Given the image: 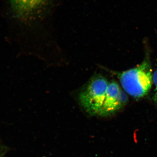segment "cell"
I'll use <instances>...</instances> for the list:
<instances>
[{
    "label": "cell",
    "mask_w": 157,
    "mask_h": 157,
    "mask_svg": "<svg viewBox=\"0 0 157 157\" xmlns=\"http://www.w3.org/2000/svg\"><path fill=\"white\" fill-rule=\"evenodd\" d=\"M49 0H10L11 7L18 17L28 19L33 17L47 4Z\"/></svg>",
    "instance_id": "277c9868"
},
{
    "label": "cell",
    "mask_w": 157,
    "mask_h": 157,
    "mask_svg": "<svg viewBox=\"0 0 157 157\" xmlns=\"http://www.w3.org/2000/svg\"><path fill=\"white\" fill-rule=\"evenodd\" d=\"M109 83L103 76H96L79 93L80 104L91 115H100Z\"/></svg>",
    "instance_id": "7a4b0ae2"
},
{
    "label": "cell",
    "mask_w": 157,
    "mask_h": 157,
    "mask_svg": "<svg viewBox=\"0 0 157 157\" xmlns=\"http://www.w3.org/2000/svg\"><path fill=\"white\" fill-rule=\"evenodd\" d=\"M153 82L155 86L154 99L157 103V68L153 74Z\"/></svg>",
    "instance_id": "5b68a950"
},
{
    "label": "cell",
    "mask_w": 157,
    "mask_h": 157,
    "mask_svg": "<svg viewBox=\"0 0 157 157\" xmlns=\"http://www.w3.org/2000/svg\"><path fill=\"white\" fill-rule=\"evenodd\" d=\"M128 97L116 82H109L106 97L100 115L108 116L114 113L127 104Z\"/></svg>",
    "instance_id": "3957f363"
},
{
    "label": "cell",
    "mask_w": 157,
    "mask_h": 157,
    "mask_svg": "<svg viewBox=\"0 0 157 157\" xmlns=\"http://www.w3.org/2000/svg\"><path fill=\"white\" fill-rule=\"evenodd\" d=\"M118 77L124 90L136 98L146 95L153 82L150 64L147 60L136 67L119 74Z\"/></svg>",
    "instance_id": "6da1fadb"
}]
</instances>
